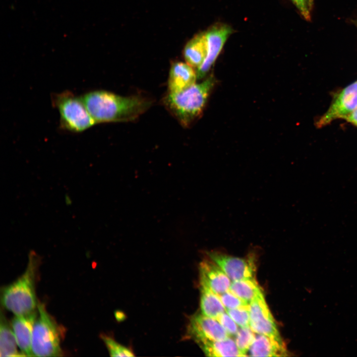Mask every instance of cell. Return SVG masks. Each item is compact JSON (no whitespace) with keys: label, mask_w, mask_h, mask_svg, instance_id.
<instances>
[{"label":"cell","mask_w":357,"mask_h":357,"mask_svg":"<svg viewBox=\"0 0 357 357\" xmlns=\"http://www.w3.org/2000/svg\"><path fill=\"white\" fill-rule=\"evenodd\" d=\"M81 97L96 124L134 120L152 104L150 99L142 96L124 97L100 90L88 92Z\"/></svg>","instance_id":"cell-1"},{"label":"cell","mask_w":357,"mask_h":357,"mask_svg":"<svg viewBox=\"0 0 357 357\" xmlns=\"http://www.w3.org/2000/svg\"><path fill=\"white\" fill-rule=\"evenodd\" d=\"M40 262L39 256L31 250L24 272L1 289L2 305L15 315H27L38 310L36 282Z\"/></svg>","instance_id":"cell-2"},{"label":"cell","mask_w":357,"mask_h":357,"mask_svg":"<svg viewBox=\"0 0 357 357\" xmlns=\"http://www.w3.org/2000/svg\"><path fill=\"white\" fill-rule=\"evenodd\" d=\"M214 84L211 76L180 92H168L163 104L182 126L188 127L201 115Z\"/></svg>","instance_id":"cell-3"},{"label":"cell","mask_w":357,"mask_h":357,"mask_svg":"<svg viewBox=\"0 0 357 357\" xmlns=\"http://www.w3.org/2000/svg\"><path fill=\"white\" fill-rule=\"evenodd\" d=\"M63 329L47 312L45 305L38 302V315L34 323L31 348L34 357L62 356L60 347Z\"/></svg>","instance_id":"cell-4"},{"label":"cell","mask_w":357,"mask_h":357,"mask_svg":"<svg viewBox=\"0 0 357 357\" xmlns=\"http://www.w3.org/2000/svg\"><path fill=\"white\" fill-rule=\"evenodd\" d=\"M52 99L59 111L60 126L63 129L79 133L96 124L81 97L66 91L53 95Z\"/></svg>","instance_id":"cell-5"},{"label":"cell","mask_w":357,"mask_h":357,"mask_svg":"<svg viewBox=\"0 0 357 357\" xmlns=\"http://www.w3.org/2000/svg\"><path fill=\"white\" fill-rule=\"evenodd\" d=\"M233 281L254 277L255 254L249 253L246 258L233 256L219 251L206 253Z\"/></svg>","instance_id":"cell-6"},{"label":"cell","mask_w":357,"mask_h":357,"mask_svg":"<svg viewBox=\"0 0 357 357\" xmlns=\"http://www.w3.org/2000/svg\"><path fill=\"white\" fill-rule=\"evenodd\" d=\"M250 327L255 333L282 340L264 294L249 303Z\"/></svg>","instance_id":"cell-7"},{"label":"cell","mask_w":357,"mask_h":357,"mask_svg":"<svg viewBox=\"0 0 357 357\" xmlns=\"http://www.w3.org/2000/svg\"><path fill=\"white\" fill-rule=\"evenodd\" d=\"M357 108V81L345 88L336 98L328 111L317 122L323 127L337 119H344Z\"/></svg>","instance_id":"cell-8"},{"label":"cell","mask_w":357,"mask_h":357,"mask_svg":"<svg viewBox=\"0 0 357 357\" xmlns=\"http://www.w3.org/2000/svg\"><path fill=\"white\" fill-rule=\"evenodd\" d=\"M187 333L189 337L197 343L205 340H223L230 336L217 319L201 313L191 317Z\"/></svg>","instance_id":"cell-9"},{"label":"cell","mask_w":357,"mask_h":357,"mask_svg":"<svg viewBox=\"0 0 357 357\" xmlns=\"http://www.w3.org/2000/svg\"><path fill=\"white\" fill-rule=\"evenodd\" d=\"M232 32L230 26L225 24H215L205 32L207 54L204 62L197 70V78H202L208 72Z\"/></svg>","instance_id":"cell-10"},{"label":"cell","mask_w":357,"mask_h":357,"mask_svg":"<svg viewBox=\"0 0 357 357\" xmlns=\"http://www.w3.org/2000/svg\"><path fill=\"white\" fill-rule=\"evenodd\" d=\"M200 286L206 287L218 295L229 291L231 279L215 262L209 257L199 264Z\"/></svg>","instance_id":"cell-11"},{"label":"cell","mask_w":357,"mask_h":357,"mask_svg":"<svg viewBox=\"0 0 357 357\" xmlns=\"http://www.w3.org/2000/svg\"><path fill=\"white\" fill-rule=\"evenodd\" d=\"M38 310L24 315H15L11 326L20 351L26 357H34L31 348L32 333Z\"/></svg>","instance_id":"cell-12"},{"label":"cell","mask_w":357,"mask_h":357,"mask_svg":"<svg viewBox=\"0 0 357 357\" xmlns=\"http://www.w3.org/2000/svg\"><path fill=\"white\" fill-rule=\"evenodd\" d=\"M197 72L188 63L175 61L172 63L168 81L169 93H177L195 83Z\"/></svg>","instance_id":"cell-13"},{"label":"cell","mask_w":357,"mask_h":357,"mask_svg":"<svg viewBox=\"0 0 357 357\" xmlns=\"http://www.w3.org/2000/svg\"><path fill=\"white\" fill-rule=\"evenodd\" d=\"M249 356L253 357H285L288 356L286 345L282 340L259 334L249 349Z\"/></svg>","instance_id":"cell-14"},{"label":"cell","mask_w":357,"mask_h":357,"mask_svg":"<svg viewBox=\"0 0 357 357\" xmlns=\"http://www.w3.org/2000/svg\"><path fill=\"white\" fill-rule=\"evenodd\" d=\"M207 54V43L205 32L195 35L186 44L183 50L186 62L197 69L204 62Z\"/></svg>","instance_id":"cell-15"},{"label":"cell","mask_w":357,"mask_h":357,"mask_svg":"<svg viewBox=\"0 0 357 357\" xmlns=\"http://www.w3.org/2000/svg\"><path fill=\"white\" fill-rule=\"evenodd\" d=\"M208 357H244L230 338L220 341L205 340L197 343Z\"/></svg>","instance_id":"cell-16"},{"label":"cell","mask_w":357,"mask_h":357,"mask_svg":"<svg viewBox=\"0 0 357 357\" xmlns=\"http://www.w3.org/2000/svg\"><path fill=\"white\" fill-rule=\"evenodd\" d=\"M11 325L1 313L0 323V356L1 357H26L19 352Z\"/></svg>","instance_id":"cell-17"},{"label":"cell","mask_w":357,"mask_h":357,"mask_svg":"<svg viewBox=\"0 0 357 357\" xmlns=\"http://www.w3.org/2000/svg\"><path fill=\"white\" fill-rule=\"evenodd\" d=\"M200 309L203 315L216 319L226 311L219 296L202 286H201Z\"/></svg>","instance_id":"cell-18"},{"label":"cell","mask_w":357,"mask_h":357,"mask_svg":"<svg viewBox=\"0 0 357 357\" xmlns=\"http://www.w3.org/2000/svg\"><path fill=\"white\" fill-rule=\"evenodd\" d=\"M230 290L248 303L263 295L261 288L254 277L233 281Z\"/></svg>","instance_id":"cell-19"},{"label":"cell","mask_w":357,"mask_h":357,"mask_svg":"<svg viewBox=\"0 0 357 357\" xmlns=\"http://www.w3.org/2000/svg\"><path fill=\"white\" fill-rule=\"evenodd\" d=\"M254 333L250 327H241L236 335V344L244 357L246 356V353L254 340Z\"/></svg>","instance_id":"cell-20"},{"label":"cell","mask_w":357,"mask_h":357,"mask_svg":"<svg viewBox=\"0 0 357 357\" xmlns=\"http://www.w3.org/2000/svg\"><path fill=\"white\" fill-rule=\"evenodd\" d=\"M102 338L111 357L134 356L131 350L119 344L112 338L107 336H103Z\"/></svg>","instance_id":"cell-21"},{"label":"cell","mask_w":357,"mask_h":357,"mask_svg":"<svg viewBox=\"0 0 357 357\" xmlns=\"http://www.w3.org/2000/svg\"><path fill=\"white\" fill-rule=\"evenodd\" d=\"M226 312L240 327H250L249 305L235 309H227Z\"/></svg>","instance_id":"cell-22"},{"label":"cell","mask_w":357,"mask_h":357,"mask_svg":"<svg viewBox=\"0 0 357 357\" xmlns=\"http://www.w3.org/2000/svg\"><path fill=\"white\" fill-rule=\"evenodd\" d=\"M218 296L226 309H235L249 305V303L238 298L230 290Z\"/></svg>","instance_id":"cell-23"},{"label":"cell","mask_w":357,"mask_h":357,"mask_svg":"<svg viewBox=\"0 0 357 357\" xmlns=\"http://www.w3.org/2000/svg\"><path fill=\"white\" fill-rule=\"evenodd\" d=\"M216 319L222 325L230 335H236L238 329V324L225 312L221 314Z\"/></svg>","instance_id":"cell-24"},{"label":"cell","mask_w":357,"mask_h":357,"mask_svg":"<svg viewBox=\"0 0 357 357\" xmlns=\"http://www.w3.org/2000/svg\"><path fill=\"white\" fill-rule=\"evenodd\" d=\"M303 17L307 20L310 19L311 10L313 4L310 0H291Z\"/></svg>","instance_id":"cell-25"},{"label":"cell","mask_w":357,"mask_h":357,"mask_svg":"<svg viewBox=\"0 0 357 357\" xmlns=\"http://www.w3.org/2000/svg\"><path fill=\"white\" fill-rule=\"evenodd\" d=\"M344 119L357 126V108Z\"/></svg>","instance_id":"cell-26"},{"label":"cell","mask_w":357,"mask_h":357,"mask_svg":"<svg viewBox=\"0 0 357 357\" xmlns=\"http://www.w3.org/2000/svg\"><path fill=\"white\" fill-rule=\"evenodd\" d=\"M354 24H355V25L356 26V27L357 28V19H356V20L354 21Z\"/></svg>","instance_id":"cell-27"},{"label":"cell","mask_w":357,"mask_h":357,"mask_svg":"<svg viewBox=\"0 0 357 357\" xmlns=\"http://www.w3.org/2000/svg\"><path fill=\"white\" fill-rule=\"evenodd\" d=\"M311 3L313 4L314 0H310Z\"/></svg>","instance_id":"cell-28"}]
</instances>
